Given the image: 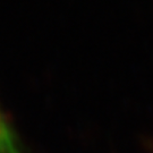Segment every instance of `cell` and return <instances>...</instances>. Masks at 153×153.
<instances>
[{"mask_svg":"<svg viewBox=\"0 0 153 153\" xmlns=\"http://www.w3.org/2000/svg\"><path fill=\"white\" fill-rule=\"evenodd\" d=\"M0 153H22L9 126L0 112Z\"/></svg>","mask_w":153,"mask_h":153,"instance_id":"obj_1","label":"cell"}]
</instances>
